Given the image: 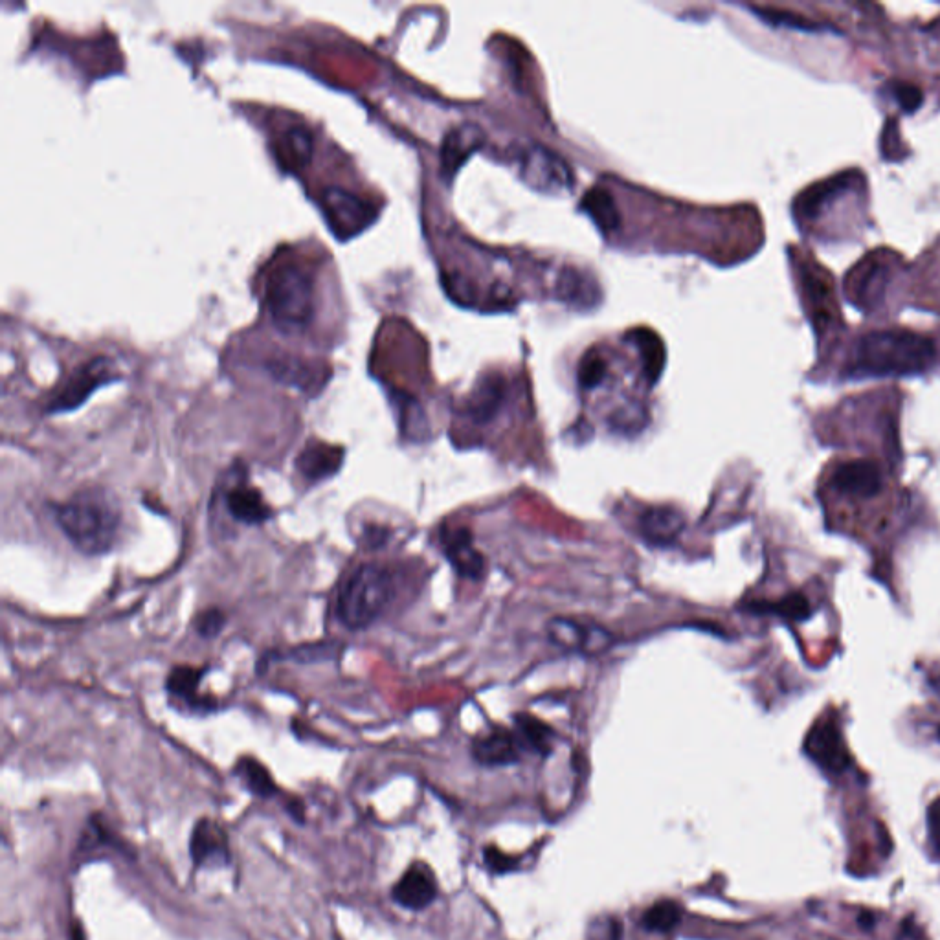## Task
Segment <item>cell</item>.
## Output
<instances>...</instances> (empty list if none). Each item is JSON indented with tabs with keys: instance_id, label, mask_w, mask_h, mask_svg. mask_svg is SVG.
I'll return each mask as SVG.
<instances>
[{
	"instance_id": "obj_19",
	"label": "cell",
	"mask_w": 940,
	"mask_h": 940,
	"mask_svg": "<svg viewBox=\"0 0 940 940\" xmlns=\"http://www.w3.org/2000/svg\"><path fill=\"white\" fill-rule=\"evenodd\" d=\"M393 900L406 909H425L437 895L436 878L425 863H414L393 887Z\"/></svg>"
},
{
	"instance_id": "obj_6",
	"label": "cell",
	"mask_w": 940,
	"mask_h": 940,
	"mask_svg": "<svg viewBox=\"0 0 940 940\" xmlns=\"http://www.w3.org/2000/svg\"><path fill=\"white\" fill-rule=\"evenodd\" d=\"M900 265V256L887 248H878L867 254L845 278L847 300L863 313L880 309Z\"/></svg>"
},
{
	"instance_id": "obj_24",
	"label": "cell",
	"mask_w": 940,
	"mask_h": 940,
	"mask_svg": "<svg viewBox=\"0 0 940 940\" xmlns=\"http://www.w3.org/2000/svg\"><path fill=\"white\" fill-rule=\"evenodd\" d=\"M502 381H498L496 377H489V379H483L476 390L472 392L469 399V414L472 417V421L476 423H487L493 419L496 410L500 408V403H502Z\"/></svg>"
},
{
	"instance_id": "obj_1",
	"label": "cell",
	"mask_w": 940,
	"mask_h": 940,
	"mask_svg": "<svg viewBox=\"0 0 940 940\" xmlns=\"http://www.w3.org/2000/svg\"><path fill=\"white\" fill-rule=\"evenodd\" d=\"M56 526L85 557L109 555L118 546L124 511L118 498L101 487H87L52 505Z\"/></svg>"
},
{
	"instance_id": "obj_23",
	"label": "cell",
	"mask_w": 940,
	"mask_h": 940,
	"mask_svg": "<svg viewBox=\"0 0 940 940\" xmlns=\"http://www.w3.org/2000/svg\"><path fill=\"white\" fill-rule=\"evenodd\" d=\"M582 212L586 213L601 232H614L621 219L612 195L603 188L588 191L581 202Z\"/></svg>"
},
{
	"instance_id": "obj_3",
	"label": "cell",
	"mask_w": 940,
	"mask_h": 940,
	"mask_svg": "<svg viewBox=\"0 0 940 940\" xmlns=\"http://www.w3.org/2000/svg\"><path fill=\"white\" fill-rule=\"evenodd\" d=\"M395 579L392 571L377 562L360 564L340 582L335 599L336 619L349 632L373 627L392 605Z\"/></svg>"
},
{
	"instance_id": "obj_4",
	"label": "cell",
	"mask_w": 940,
	"mask_h": 940,
	"mask_svg": "<svg viewBox=\"0 0 940 940\" xmlns=\"http://www.w3.org/2000/svg\"><path fill=\"white\" fill-rule=\"evenodd\" d=\"M265 302L281 331L296 333L313 322V276L298 263H285L270 272Z\"/></svg>"
},
{
	"instance_id": "obj_8",
	"label": "cell",
	"mask_w": 940,
	"mask_h": 940,
	"mask_svg": "<svg viewBox=\"0 0 940 940\" xmlns=\"http://www.w3.org/2000/svg\"><path fill=\"white\" fill-rule=\"evenodd\" d=\"M210 672L208 665H175L164 682V691L173 709L193 717H206L219 711V700L212 694L202 693V680Z\"/></svg>"
},
{
	"instance_id": "obj_17",
	"label": "cell",
	"mask_w": 940,
	"mask_h": 940,
	"mask_svg": "<svg viewBox=\"0 0 940 940\" xmlns=\"http://www.w3.org/2000/svg\"><path fill=\"white\" fill-rule=\"evenodd\" d=\"M639 537L654 548L674 544L685 529V516L672 507H650L638 520Z\"/></svg>"
},
{
	"instance_id": "obj_30",
	"label": "cell",
	"mask_w": 940,
	"mask_h": 940,
	"mask_svg": "<svg viewBox=\"0 0 940 940\" xmlns=\"http://www.w3.org/2000/svg\"><path fill=\"white\" fill-rule=\"evenodd\" d=\"M639 349L643 353V366H645V375L650 384L660 379L661 371L665 366V347L661 344L660 338L650 333L647 329H641L636 333Z\"/></svg>"
},
{
	"instance_id": "obj_22",
	"label": "cell",
	"mask_w": 940,
	"mask_h": 940,
	"mask_svg": "<svg viewBox=\"0 0 940 940\" xmlns=\"http://www.w3.org/2000/svg\"><path fill=\"white\" fill-rule=\"evenodd\" d=\"M520 742L515 731L496 728L472 742V757L483 766H507L520 761Z\"/></svg>"
},
{
	"instance_id": "obj_10",
	"label": "cell",
	"mask_w": 940,
	"mask_h": 940,
	"mask_svg": "<svg viewBox=\"0 0 940 940\" xmlns=\"http://www.w3.org/2000/svg\"><path fill=\"white\" fill-rule=\"evenodd\" d=\"M546 632L555 647L564 652H577L582 656H601L614 643V636L601 625H586L568 617L551 619Z\"/></svg>"
},
{
	"instance_id": "obj_37",
	"label": "cell",
	"mask_w": 940,
	"mask_h": 940,
	"mask_svg": "<svg viewBox=\"0 0 940 940\" xmlns=\"http://www.w3.org/2000/svg\"><path fill=\"white\" fill-rule=\"evenodd\" d=\"M595 935L592 940H621L623 929L616 918H605V922L594 924Z\"/></svg>"
},
{
	"instance_id": "obj_36",
	"label": "cell",
	"mask_w": 940,
	"mask_h": 940,
	"mask_svg": "<svg viewBox=\"0 0 940 940\" xmlns=\"http://www.w3.org/2000/svg\"><path fill=\"white\" fill-rule=\"evenodd\" d=\"M483 858H485V863H487L489 871L494 874L511 873V871H515L516 865H518L515 856L505 854V852L500 851V849L494 847V845H489V847L485 849Z\"/></svg>"
},
{
	"instance_id": "obj_33",
	"label": "cell",
	"mask_w": 940,
	"mask_h": 940,
	"mask_svg": "<svg viewBox=\"0 0 940 940\" xmlns=\"http://www.w3.org/2000/svg\"><path fill=\"white\" fill-rule=\"evenodd\" d=\"M887 92L891 94V98H895L896 103L902 107V111L911 114V112L918 111L922 107V101H924V94L922 90L911 85V83H906V81H891L887 85Z\"/></svg>"
},
{
	"instance_id": "obj_42",
	"label": "cell",
	"mask_w": 940,
	"mask_h": 940,
	"mask_svg": "<svg viewBox=\"0 0 940 940\" xmlns=\"http://www.w3.org/2000/svg\"><path fill=\"white\" fill-rule=\"evenodd\" d=\"M939 735H940V728H939Z\"/></svg>"
},
{
	"instance_id": "obj_41",
	"label": "cell",
	"mask_w": 940,
	"mask_h": 940,
	"mask_svg": "<svg viewBox=\"0 0 940 940\" xmlns=\"http://www.w3.org/2000/svg\"><path fill=\"white\" fill-rule=\"evenodd\" d=\"M929 685L935 689V693L940 694V671L937 672V676L929 678Z\"/></svg>"
},
{
	"instance_id": "obj_2",
	"label": "cell",
	"mask_w": 940,
	"mask_h": 940,
	"mask_svg": "<svg viewBox=\"0 0 940 940\" xmlns=\"http://www.w3.org/2000/svg\"><path fill=\"white\" fill-rule=\"evenodd\" d=\"M937 346L926 335L909 329H880L863 335L852 347L847 373L851 377H902L928 370Z\"/></svg>"
},
{
	"instance_id": "obj_5",
	"label": "cell",
	"mask_w": 940,
	"mask_h": 940,
	"mask_svg": "<svg viewBox=\"0 0 940 940\" xmlns=\"http://www.w3.org/2000/svg\"><path fill=\"white\" fill-rule=\"evenodd\" d=\"M210 507H219L234 526H265L276 515L272 505L250 480L247 465L241 461H234L230 469L219 476Z\"/></svg>"
},
{
	"instance_id": "obj_9",
	"label": "cell",
	"mask_w": 940,
	"mask_h": 940,
	"mask_svg": "<svg viewBox=\"0 0 940 940\" xmlns=\"http://www.w3.org/2000/svg\"><path fill=\"white\" fill-rule=\"evenodd\" d=\"M518 173L529 188L542 193H560L573 186V171L564 158L542 146H526L516 157Z\"/></svg>"
},
{
	"instance_id": "obj_15",
	"label": "cell",
	"mask_w": 940,
	"mask_h": 940,
	"mask_svg": "<svg viewBox=\"0 0 940 940\" xmlns=\"http://www.w3.org/2000/svg\"><path fill=\"white\" fill-rule=\"evenodd\" d=\"M801 281H803V292L812 311L810 316L817 329L827 333L832 325H836L834 322L838 318L830 278L825 270L819 267H808L806 263L801 267Z\"/></svg>"
},
{
	"instance_id": "obj_13",
	"label": "cell",
	"mask_w": 940,
	"mask_h": 940,
	"mask_svg": "<svg viewBox=\"0 0 940 940\" xmlns=\"http://www.w3.org/2000/svg\"><path fill=\"white\" fill-rule=\"evenodd\" d=\"M439 542L443 553L452 568L461 577L478 581L485 571V559L478 549L467 527H443L439 533Z\"/></svg>"
},
{
	"instance_id": "obj_11",
	"label": "cell",
	"mask_w": 940,
	"mask_h": 940,
	"mask_svg": "<svg viewBox=\"0 0 940 940\" xmlns=\"http://www.w3.org/2000/svg\"><path fill=\"white\" fill-rule=\"evenodd\" d=\"M322 206L331 230L342 239L359 234L375 217L368 202L342 188H327L322 195Z\"/></svg>"
},
{
	"instance_id": "obj_38",
	"label": "cell",
	"mask_w": 940,
	"mask_h": 940,
	"mask_svg": "<svg viewBox=\"0 0 940 940\" xmlns=\"http://www.w3.org/2000/svg\"><path fill=\"white\" fill-rule=\"evenodd\" d=\"M639 419H643L639 410L632 412L630 408H623L621 412H617V414L612 417V425H614V428H617V430H621V432L638 430V428H641Z\"/></svg>"
},
{
	"instance_id": "obj_34",
	"label": "cell",
	"mask_w": 940,
	"mask_h": 940,
	"mask_svg": "<svg viewBox=\"0 0 940 940\" xmlns=\"http://www.w3.org/2000/svg\"><path fill=\"white\" fill-rule=\"evenodd\" d=\"M606 377V360L599 353H588L579 368V384L584 390L599 386Z\"/></svg>"
},
{
	"instance_id": "obj_20",
	"label": "cell",
	"mask_w": 940,
	"mask_h": 940,
	"mask_svg": "<svg viewBox=\"0 0 940 940\" xmlns=\"http://www.w3.org/2000/svg\"><path fill=\"white\" fill-rule=\"evenodd\" d=\"M342 650H344V645H340L338 641H329V639L300 643V645L287 647V649L269 650L261 656L258 663V672L267 671L270 663H276V661H291V663H298V665L329 663V661L338 660Z\"/></svg>"
},
{
	"instance_id": "obj_16",
	"label": "cell",
	"mask_w": 940,
	"mask_h": 940,
	"mask_svg": "<svg viewBox=\"0 0 940 940\" xmlns=\"http://www.w3.org/2000/svg\"><path fill=\"white\" fill-rule=\"evenodd\" d=\"M834 487L854 498H874L882 491V472L878 465L867 459H852L841 463L832 476Z\"/></svg>"
},
{
	"instance_id": "obj_40",
	"label": "cell",
	"mask_w": 940,
	"mask_h": 940,
	"mask_svg": "<svg viewBox=\"0 0 940 940\" xmlns=\"http://www.w3.org/2000/svg\"><path fill=\"white\" fill-rule=\"evenodd\" d=\"M386 535H388V533H386L384 527H375V535H373V529H371L370 526L366 527V531H364L362 537L366 540V546H368V548H373V546L379 548V546H384V542H386V538H388Z\"/></svg>"
},
{
	"instance_id": "obj_31",
	"label": "cell",
	"mask_w": 940,
	"mask_h": 940,
	"mask_svg": "<svg viewBox=\"0 0 940 940\" xmlns=\"http://www.w3.org/2000/svg\"><path fill=\"white\" fill-rule=\"evenodd\" d=\"M226 623H228V617L224 614L223 608L210 606V608H204L202 612H199L191 625H193V630L199 638L204 639V641H212V639L219 638L223 634Z\"/></svg>"
},
{
	"instance_id": "obj_28",
	"label": "cell",
	"mask_w": 940,
	"mask_h": 940,
	"mask_svg": "<svg viewBox=\"0 0 940 940\" xmlns=\"http://www.w3.org/2000/svg\"><path fill=\"white\" fill-rule=\"evenodd\" d=\"M748 608L755 614H775L788 621H805L812 614L810 603L803 594L786 595L775 603H751Z\"/></svg>"
},
{
	"instance_id": "obj_35",
	"label": "cell",
	"mask_w": 940,
	"mask_h": 940,
	"mask_svg": "<svg viewBox=\"0 0 940 940\" xmlns=\"http://www.w3.org/2000/svg\"><path fill=\"white\" fill-rule=\"evenodd\" d=\"M880 151H882V157L885 160H900L907 155V149L904 144H902V138H900V131H898V122L895 118H889L884 125V131H882V138H880Z\"/></svg>"
},
{
	"instance_id": "obj_26",
	"label": "cell",
	"mask_w": 940,
	"mask_h": 940,
	"mask_svg": "<svg viewBox=\"0 0 940 940\" xmlns=\"http://www.w3.org/2000/svg\"><path fill=\"white\" fill-rule=\"evenodd\" d=\"M761 21L777 28H790L797 32H808V34H825V32H836L830 24L819 23L806 19L799 13L784 12V10H775V8H751Z\"/></svg>"
},
{
	"instance_id": "obj_7",
	"label": "cell",
	"mask_w": 940,
	"mask_h": 940,
	"mask_svg": "<svg viewBox=\"0 0 940 940\" xmlns=\"http://www.w3.org/2000/svg\"><path fill=\"white\" fill-rule=\"evenodd\" d=\"M120 381V375L114 371V364L107 357H96L72 371L67 381L50 395L45 406L46 414H67L78 410L81 404L87 403L92 393L101 386Z\"/></svg>"
},
{
	"instance_id": "obj_27",
	"label": "cell",
	"mask_w": 940,
	"mask_h": 940,
	"mask_svg": "<svg viewBox=\"0 0 940 940\" xmlns=\"http://www.w3.org/2000/svg\"><path fill=\"white\" fill-rule=\"evenodd\" d=\"M234 772L252 794L259 795V797H272L278 794V786L272 781L269 770L254 757H243L237 762Z\"/></svg>"
},
{
	"instance_id": "obj_12",
	"label": "cell",
	"mask_w": 940,
	"mask_h": 940,
	"mask_svg": "<svg viewBox=\"0 0 940 940\" xmlns=\"http://www.w3.org/2000/svg\"><path fill=\"white\" fill-rule=\"evenodd\" d=\"M805 751L819 768L830 773H841L851 764V755L840 728L830 720H821L810 729L806 735Z\"/></svg>"
},
{
	"instance_id": "obj_21",
	"label": "cell",
	"mask_w": 940,
	"mask_h": 940,
	"mask_svg": "<svg viewBox=\"0 0 940 940\" xmlns=\"http://www.w3.org/2000/svg\"><path fill=\"white\" fill-rule=\"evenodd\" d=\"M191 856L197 867L224 865L228 862V838L219 823L212 819H201L195 825L191 836Z\"/></svg>"
},
{
	"instance_id": "obj_25",
	"label": "cell",
	"mask_w": 940,
	"mask_h": 940,
	"mask_svg": "<svg viewBox=\"0 0 940 940\" xmlns=\"http://www.w3.org/2000/svg\"><path fill=\"white\" fill-rule=\"evenodd\" d=\"M515 733L522 750L526 748L540 755H549L553 751V729L538 718L518 715Z\"/></svg>"
},
{
	"instance_id": "obj_39",
	"label": "cell",
	"mask_w": 940,
	"mask_h": 940,
	"mask_svg": "<svg viewBox=\"0 0 940 940\" xmlns=\"http://www.w3.org/2000/svg\"><path fill=\"white\" fill-rule=\"evenodd\" d=\"M929 838L933 847L940 852V797H937L928 808Z\"/></svg>"
},
{
	"instance_id": "obj_29",
	"label": "cell",
	"mask_w": 940,
	"mask_h": 940,
	"mask_svg": "<svg viewBox=\"0 0 940 940\" xmlns=\"http://www.w3.org/2000/svg\"><path fill=\"white\" fill-rule=\"evenodd\" d=\"M683 917V907L674 900H660L650 906L641 918V926L647 931L667 933L680 924Z\"/></svg>"
},
{
	"instance_id": "obj_18",
	"label": "cell",
	"mask_w": 940,
	"mask_h": 940,
	"mask_svg": "<svg viewBox=\"0 0 940 940\" xmlns=\"http://www.w3.org/2000/svg\"><path fill=\"white\" fill-rule=\"evenodd\" d=\"M485 142V135L478 125L461 124L448 131L441 146V168L447 179H452L458 169L474 155Z\"/></svg>"
},
{
	"instance_id": "obj_14",
	"label": "cell",
	"mask_w": 940,
	"mask_h": 940,
	"mask_svg": "<svg viewBox=\"0 0 940 940\" xmlns=\"http://www.w3.org/2000/svg\"><path fill=\"white\" fill-rule=\"evenodd\" d=\"M346 450L322 441H311L294 459V467L305 482L320 483L335 478L344 467Z\"/></svg>"
},
{
	"instance_id": "obj_32",
	"label": "cell",
	"mask_w": 940,
	"mask_h": 940,
	"mask_svg": "<svg viewBox=\"0 0 940 940\" xmlns=\"http://www.w3.org/2000/svg\"><path fill=\"white\" fill-rule=\"evenodd\" d=\"M285 146L296 164H305L311 158L313 138L305 127H291L285 131Z\"/></svg>"
}]
</instances>
